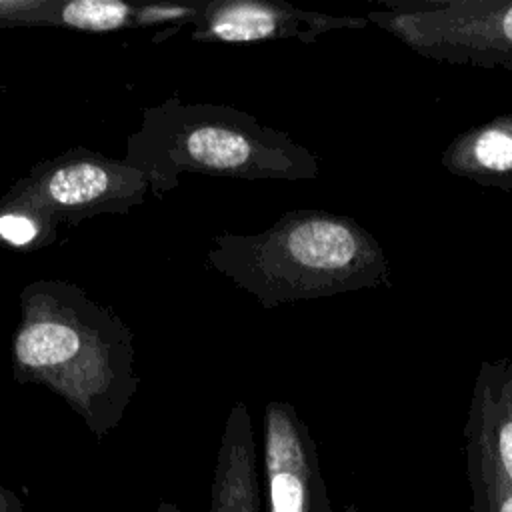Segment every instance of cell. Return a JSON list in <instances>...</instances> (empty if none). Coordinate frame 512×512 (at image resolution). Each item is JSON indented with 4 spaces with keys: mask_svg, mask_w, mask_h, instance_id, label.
<instances>
[{
    "mask_svg": "<svg viewBox=\"0 0 512 512\" xmlns=\"http://www.w3.org/2000/svg\"><path fill=\"white\" fill-rule=\"evenodd\" d=\"M10 360L18 384L62 398L98 442L120 424L142 382L132 330L66 280H34L20 290Z\"/></svg>",
    "mask_w": 512,
    "mask_h": 512,
    "instance_id": "cell-1",
    "label": "cell"
},
{
    "mask_svg": "<svg viewBox=\"0 0 512 512\" xmlns=\"http://www.w3.org/2000/svg\"><path fill=\"white\" fill-rule=\"evenodd\" d=\"M206 262L264 310L390 286L386 250L358 220L296 208L258 234H218Z\"/></svg>",
    "mask_w": 512,
    "mask_h": 512,
    "instance_id": "cell-2",
    "label": "cell"
},
{
    "mask_svg": "<svg viewBox=\"0 0 512 512\" xmlns=\"http://www.w3.org/2000/svg\"><path fill=\"white\" fill-rule=\"evenodd\" d=\"M140 170L154 198L178 188L180 176L242 180H314L320 162L286 132L224 104H190L178 94L142 110L122 158Z\"/></svg>",
    "mask_w": 512,
    "mask_h": 512,
    "instance_id": "cell-3",
    "label": "cell"
},
{
    "mask_svg": "<svg viewBox=\"0 0 512 512\" xmlns=\"http://www.w3.org/2000/svg\"><path fill=\"white\" fill-rule=\"evenodd\" d=\"M364 18L428 60L512 70V0H384Z\"/></svg>",
    "mask_w": 512,
    "mask_h": 512,
    "instance_id": "cell-4",
    "label": "cell"
},
{
    "mask_svg": "<svg viewBox=\"0 0 512 512\" xmlns=\"http://www.w3.org/2000/svg\"><path fill=\"white\" fill-rule=\"evenodd\" d=\"M6 192L32 204L58 226H78L100 214H126L140 206L148 182L124 160L74 146L36 162Z\"/></svg>",
    "mask_w": 512,
    "mask_h": 512,
    "instance_id": "cell-5",
    "label": "cell"
},
{
    "mask_svg": "<svg viewBox=\"0 0 512 512\" xmlns=\"http://www.w3.org/2000/svg\"><path fill=\"white\" fill-rule=\"evenodd\" d=\"M364 16L324 14L270 0H208L192 24V40L220 44H250L294 38L316 42L334 30L366 28Z\"/></svg>",
    "mask_w": 512,
    "mask_h": 512,
    "instance_id": "cell-6",
    "label": "cell"
},
{
    "mask_svg": "<svg viewBox=\"0 0 512 512\" xmlns=\"http://www.w3.org/2000/svg\"><path fill=\"white\" fill-rule=\"evenodd\" d=\"M264 472L268 512H326L314 440L284 400L264 408Z\"/></svg>",
    "mask_w": 512,
    "mask_h": 512,
    "instance_id": "cell-7",
    "label": "cell"
},
{
    "mask_svg": "<svg viewBox=\"0 0 512 512\" xmlns=\"http://www.w3.org/2000/svg\"><path fill=\"white\" fill-rule=\"evenodd\" d=\"M464 436L468 468L512 488V356L480 362Z\"/></svg>",
    "mask_w": 512,
    "mask_h": 512,
    "instance_id": "cell-8",
    "label": "cell"
},
{
    "mask_svg": "<svg viewBox=\"0 0 512 512\" xmlns=\"http://www.w3.org/2000/svg\"><path fill=\"white\" fill-rule=\"evenodd\" d=\"M204 2H144L130 4L122 0H58L52 26L78 32H116L128 28L162 26L164 38L184 24H194Z\"/></svg>",
    "mask_w": 512,
    "mask_h": 512,
    "instance_id": "cell-9",
    "label": "cell"
},
{
    "mask_svg": "<svg viewBox=\"0 0 512 512\" xmlns=\"http://www.w3.org/2000/svg\"><path fill=\"white\" fill-rule=\"evenodd\" d=\"M210 512H262L250 410L236 400L226 416L210 486Z\"/></svg>",
    "mask_w": 512,
    "mask_h": 512,
    "instance_id": "cell-10",
    "label": "cell"
},
{
    "mask_svg": "<svg viewBox=\"0 0 512 512\" xmlns=\"http://www.w3.org/2000/svg\"><path fill=\"white\" fill-rule=\"evenodd\" d=\"M440 164L454 176L512 192V112L456 134Z\"/></svg>",
    "mask_w": 512,
    "mask_h": 512,
    "instance_id": "cell-11",
    "label": "cell"
},
{
    "mask_svg": "<svg viewBox=\"0 0 512 512\" xmlns=\"http://www.w3.org/2000/svg\"><path fill=\"white\" fill-rule=\"evenodd\" d=\"M58 224L32 204L4 192L0 196V246L34 252L56 242Z\"/></svg>",
    "mask_w": 512,
    "mask_h": 512,
    "instance_id": "cell-12",
    "label": "cell"
},
{
    "mask_svg": "<svg viewBox=\"0 0 512 512\" xmlns=\"http://www.w3.org/2000/svg\"><path fill=\"white\" fill-rule=\"evenodd\" d=\"M56 4L58 0H0V30L52 26Z\"/></svg>",
    "mask_w": 512,
    "mask_h": 512,
    "instance_id": "cell-13",
    "label": "cell"
},
{
    "mask_svg": "<svg viewBox=\"0 0 512 512\" xmlns=\"http://www.w3.org/2000/svg\"><path fill=\"white\" fill-rule=\"evenodd\" d=\"M476 512H512V488L490 472L468 468Z\"/></svg>",
    "mask_w": 512,
    "mask_h": 512,
    "instance_id": "cell-14",
    "label": "cell"
},
{
    "mask_svg": "<svg viewBox=\"0 0 512 512\" xmlns=\"http://www.w3.org/2000/svg\"><path fill=\"white\" fill-rule=\"evenodd\" d=\"M0 512H24V502L8 486L0 484Z\"/></svg>",
    "mask_w": 512,
    "mask_h": 512,
    "instance_id": "cell-15",
    "label": "cell"
},
{
    "mask_svg": "<svg viewBox=\"0 0 512 512\" xmlns=\"http://www.w3.org/2000/svg\"><path fill=\"white\" fill-rule=\"evenodd\" d=\"M156 512H182V510H180L176 504L162 500V502L158 504V510H156Z\"/></svg>",
    "mask_w": 512,
    "mask_h": 512,
    "instance_id": "cell-16",
    "label": "cell"
}]
</instances>
